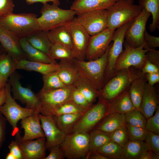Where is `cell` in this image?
I'll list each match as a JSON object with an SVG mask.
<instances>
[{"instance_id": "51", "label": "cell", "mask_w": 159, "mask_h": 159, "mask_svg": "<svg viewBox=\"0 0 159 159\" xmlns=\"http://www.w3.org/2000/svg\"><path fill=\"white\" fill-rule=\"evenodd\" d=\"M7 121L6 118L0 112V150L5 140Z\"/></svg>"}, {"instance_id": "58", "label": "cell", "mask_w": 159, "mask_h": 159, "mask_svg": "<svg viewBox=\"0 0 159 159\" xmlns=\"http://www.w3.org/2000/svg\"><path fill=\"white\" fill-rule=\"evenodd\" d=\"M6 98V93L5 86L0 91V106L5 103Z\"/></svg>"}, {"instance_id": "40", "label": "cell", "mask_w": 159, "mask_h": 159, "mask_svg": "<svg viewBox=\"0 0 159 159\" xmlns=\"http://www.w3.org/2000/svg\"><path fill=\"white\" fill-rule=\"evenodd\" d=\"M125 114L126 123L133 126L145 127L147 119L140 110L134 109Z\"/></svg>"}, {"instance_id": "36", "label": "cell", "mask_w": 159, "mask_h": 159, "mask_svg": "<svg viewBox=\"0 0 159 159\" xmlns=\"http://www.w3.org/2000/svg\"><path fill=\"white\" fill-rule=\"evenodd\" d=\"M16 69V62L9 54L5 52L0 54V76L4 84Z\"/></svg>"}, {"instance_id": "21", "label": "cell", "mask_w": 159, "mask_h": 159, "mask_svg": "<svg viewBox=\"0 0 159 159\" xmlns=\"http://www.w3.org/2000/svg\"><path fill=\"white\" fill-rule=\"evenodd\" d=\"M159 95L153 86L146 83L140 110L147 119L153 115L159 106Z\"/></svg>"}, {"instance_id": "32", "label": "cell", "mask_w": 159, "mask_h": 159, "mask_svg": "<svg viewBox=\"0 0 159 159\" xmlns=\"http://www.w3.org/2000/svg\"><path fill=\"white\" fill-rule=\"evenodd\" d=\"M150 149L144 141L130 140L123 148L120 159H138L142 153Z\"/></svg>"}, {"instance_id": "48", "label": "cell", "mask_w": 159, "mask_h": 159, "mask_svg": "<svg viewBox=\"0 0 159 159\" xmlns=\"http://www.w3.org/2000/svg\"><path fill=\"white\" fill-rule=\"evenodd\" d=\"M144 38L145 44L144 49L150 50L159 47V37L150 35L146 30L144 32Z\"/></svg>"}, {"instance_id": "61", "label": "cell", "mask_w": 159, "mask_h": 159, "mask_svg": "<svg viewBox=\"0 0 159 159\" xmlns=\"http://www.w3.org/2000/svg\"><path fill=\"white\" fill-rule=\"evenodd\" d=\"M5 52H6L5 50L0 43V54Z\"/></svg>"}, {"instance_id": "34", "label": "cell", "mask_w": 159, "mask_h": 159, "mask_svg": "<svg viewBox=\"0 0 159 159\" xmlns=\"http://www.w3.org/2000/svg\"><path fill=\"white\" fill-rule=\"evenodd\" d=\"M89 150L86 159L91 153L111 140L110 133L95 129L90 133Z\"/></svg>"}, {"instance_id": "29", "label": "cell", "mask_w": 159, "mask_h": 159, "mask_svg": "<svg viewBox=\"0 0 159 159\" xmlns=\"http://www.w3.org/2000/svg\"><path fill=\"white\" fill-rule=\"evenodd\" d=\"M147 80L145 77L134 80L128 89L129 94L135 110H140V105Z\"/></svg>"}, {"instance_id": "19", "label": "cell", "mask_w": 159, "mask_h": 159, "mask_svg": "<svg viewBox=\"0 0 159 159\" xmlns=\"http://www.w3.org/2000/svg\"><path fill=\"white\" fill-rule=\"evenodd\" d=\"M19 39L0 23V43L6 52L16 62L27 60L21 47Z\"/></svg>"}, {"instance_id": "37", "label": "cell", "mask_w": 159, "mask_h": 159, "mask_svg": "<svg viewBox=\"0 0 159 159\" xmlns=\"http://www.w3.org/2000/svg\"><path fill=\"white\" fill-rule=\"evenodd\" d=\"M42 79L43 86L40 91L41 92L49 91L67 86L60 79L57 72L43 75Z\"/></svg>"}, {"instance_id": "13", "label": "cell", "mask_w": 159, "mask_h": 159, "mask_svg": "<svg viewBox=\"0 0 159 159\" xmlns=\"http://www.w3.org/2000/svg\"><path fill=\"white\" fill-rule=\"evenodd\" d=\"M21 77L16 70L9 77L13 98L25 105V107L40 112V105L37 94L29 88L22 86L20 82Z\"/></svg>"}, {"instance_id": "7", "label": "cell", "mask_w": 159, "mask_h": 159, "mask_svg": "<svg viewBox=\"0 0 159 159\" xmlns=\"http://www.w3.org/2000/svg\"><path fill=\"white\" fill-rule=\"evenodd\" d=\"M5 87L6 98L4 104L0 106V112L12 126V135L14 136L19 130L17 124L19 120L33 115L40 113V112L35 110L22 107L19 105L11 95V86L9 82L6 83Z\"/></svg>"}, {"instance_id": "39", "label": "cell", "mask_w": 159, "mask_h": 159, "mask_svg": "<svg viewBox=\"0 0 159 159\" xmlns=\"http://www.w3.org/2000/svg\"><path fill=\"white\" fill-rule=\"evenodd\" d=\"M48 55L54 60L71 59L74 58L71 50L58 43L52 44Z\"/></svg>"}, {"instance_id": "9", "label": "cell", "mask_w": 159, "mask_h": 159, "mask_svg": "<svg viewBox=\"0 0 159 159\" xmlns=\"http://www.w3.org/2000/svg\"><path fill=\"white\" fill-rule=\"evenodd\" d=\"M90 133L73 132L66 135L59 145L65 158L68 159H86L89 150Z\"/></svg>"}, {"instance_id": "6", "label": "cell", "mask_w": 159, "mask_h": 159, "mask_svg": "<svg viewBox=\"0 0 159 159\" xmlns=\"http://www.w3.org/2000/svg\"><path fill=\"white\" fill-rule=\"evenodd\" d=\"M74 89L73 85L47 92L39 91L37 94L40 103V113L44 116L53 115L60 106L72 100Z\"/></svg>"}, {"instance_id": "56", "label": "cell", "mask_w": 159, "mask_h": 159, "mask_svg": "<svg viewBox=\"0 0 159 159\" xmlns=\"http://www.w3.org/2000/svg\"><path fill=\"white\" fill-rule=\"evenodd\" d=\"M26 3L29 4L31 5L34 3L40 2L43 4L47 3L48 2H52L53 4L59 6L60 2L59 0H25Z\"/></svg>"}, {"instance_id": "41", "label": "cell", "mask_w": 159, "mask_h": 159, "mask_svg": "<svg viewBox=\"0 0 159 159\" xmlns=\"http://www.w3.org/2000/svg\"><path fill=\"white\" fill-rule=\"evenodd\" d=\"M87 110L80 106L72 100L60 106L54 112L53 115L56 116L64 114L84 113Z\"/></svg>"}, {"instance_id": "31", "label": "cell", "mask_w": 159, "mask_h": 159, "mask_svg": "<svg viewBox=\"0 0 159 159\" xmlns=\"http://www.w3.org/2000/svg\"><path fill=\"white\" fill-rule=\"evenodd\" d=\"M84 112L52 116L58 127L66 135L73 132L74 125Z\"/></svg>"}, {"instance_id": "24", "label": "cell", "mask_w": 159, "mask_h": 159, "mask_svg": "<svg viewBox=\"0 0 159 159\" xmlns=\"http://www.w3.org/2000/svg\"><path fill=\"white\" fill-rule=\"evenodd\" d=\"M72 59L61 60L57 71L60 79L66 86L73 85L80 76Z\"/></svg>"}, {"instance_id": "3", "label": "cell", "mask_w": 159, "mask_h": 159, "mask_svg": "<svg viewBox=\"0 0 159 159\" xmlns=\"http://www.w3.org/2000/svg\"><path fill=\"white\" fill-rule=\"evenodd\" d=\"M134 2V0H118L106 9L107 28L115 30L138 16L143 9Z\"/></svg>"}, {"instance_id": "15", "label": "cell", "mask_w": 159, "mask_h": 159, "mask_svg": "<svg viewBox=\"0 0 159 159\" xmlns=\"http://www.w3.org/2000/svg\"><path fill=\"white\" fill-rule=\"evenodd\" d=\"M151 15V13L143 9L128 27L125 33V41L129 45L137 48L145 44L144 33L147 21Z\"/></svg>"}, {"instance_id": "8", "label": "cell", "mask_w": 159, "mask_h": 159, "mask_svg": "<svg viewBox=\"0 0 159 159\" xmlns=\"http://www.w3.org/2000/svg\"><path fill=\"white\" fill-rule=\"evenodd\" d=\"M98 98L97 103L87 109L76 122L73 132L89 133L110 113L108 102L102 99Z\"/></svg>"}, {"instance_id": "20", "label": "cell", "mask_w": 159, "mask_h": 159, "mask_svg": "<svg viewBox=\"0 0 159 159\" xmlns=\"http://www.w3.org/2000/svg\"><path fill=\"white\" fill-rule=\"evenodd\" d=\"M37 113L21 120V128L24 130V134L21 140L25 141L41 138H45L39 118V114Z\"/></svg>"}, {"instance_id": "23", "label": "cell", "mask_w": 159, "mask_h": 159, "mask_svg": "<svg viewBox=\"0 0 159 159\" xmlns=\"http://www.w3.org/2000/svg\"><path fill=\"white\" fill-rule=\"evenodd\" d=\"M16 69L35 71L42 75L57 72L59 69L58 63H47L23 59L16 62Z\"/></svg>"}, {"instance_id": "5", "label": "cell", "mask_w": 159, "mask_h": 159, "mask_svg": "<svg viewBox=\"0 0 159 159\" xmlns=\"http://www.w3.org/2000/svg\"><path fill=\"white\" fill-rule=\"evenodd\" d=\"M41 16L37 21L41 30L49 31L56 27L65 25L71 21L77 14L76 11L70 9H62L53 4H43L41 9Z\"/></svg>"}, {"instance_id": "59", "label": "cell", "mask_w": 159, "mask_h": 159, "mask_svg": "<svg viewBox=\"0 0 159 159\" xmlns=\"http://www.w3.org/2000/svg\"><path fill=\"white\" fill-rule=\"evenodd\" d=\"M6 159H16L15 157L11 153H9L6 157Z\"/></svg>"}, {"instance_id": "54", "label": "cell", "mask_w": 159, "mask_h": 159, "mask_svg": "<svg viewBox=\"0 0 159 159\" xmlns=\"http://www.w3.org/2000/svg\"><path fill=\"white\" fill-rule=\"evenodd\" d=\"M147 82L150 85L153 86L159 82V73H150L145 74Z\"/></svg>"}, {"instance_id": "10", "label": "cell", "mask_w": 159, "mask_h": 159, "mask_svg": "<svg viewBox=\"0 0 159 159\" xmlns=\"http://www.w3.org/2000/svg\"><path fill=\"white\" fill-rule=\"evenodd\" d=\"M117 28L113 36L107 54V60L105 74V84L115 74V67L117 60L123 51V45L125 32L133 21Z\"/></svg>"}, {"instance_id": "53", "label": "cell", "mask_w": 159, "mask_h": 159, "mask_svg": "<svg viewBox=\"0 0 159 159\" xmlns=\"http://www.w3.org/2000/svg\"><path fill=\"white\" fill-rule=\"evenodd\" d=\"M141 71L144 74L150 73H159V67L146 60Z\"/></svg>"}, {"instance_id": "18", "label": "cell", "mask_w": 159, "mask_h": 159, "mask_svg": "<svg viewBox=\"0 0 159 159\" xmlns=\"http://www.w3.org/2000/svg\"><path fill=\"white\" fill-rule=\"evenodd\" d=\"M41 124L46 138L45 148L48 150L51 147L59 145L66 135L59 129L52 115L44 116L39 114Z\"/></svg>"}, {"instance_id": "45", "label": "cell", "mask_w": 159, "mask_h": 159, "mask_svg": "<svg viewBox=\"0 0 159 159\" xmlns=\"http://www.w3.org/2000/svg\"><path fill=\"white\" fill-rule=\"evenodd\" d=\"M144 142L150 150L159 155V135L148 132Z\"/></svg>"}, {"instance_id": "33", "label": "cell", "mask_w": 159, "mask_h": 159, "mask_svg": "<svg viewBox=\"0 0 159 159\" xmlns=\"http://www.w3.org/2000/svg\"><path fill=\"white\" fill-rule=\"evenodd\" d=\"M73 85L91 104L98 97V90L85 77L80 76Z\"/></svg>"}, {"instance_id": "2", "label": "cell", "mask_w": 159, "mask_h": 159, "mask_svg": "<svg viewBox=\"0 0 159 159\" xmlns=\"http://www.w3.org/2000/svg\"><path fill=\"white\" fill-rule=\"evenodd\" d=\"M37 18L33 13H13L0 19V23L19 38H26L41 30Z\"/></svg>"}, {"instance_id": "49", "label": "cell", "mask_w": 159, "mask_h": 159, "mask_svg": "<svg viewBox=\"0 0 159 159\" xmlns=\"http://www.w3.org/2000/svg\"><path fill=\"white\" fill-rule=\"evenodd\" d=\"M49 154L44 159H63L65 158L63 152L59 145L51 147L48 149Z\"/></svg>"}, {"instance_id": "1", "label": "cell", "mask_w": 159, "mask_h": 159, "mask_svg": "<svg viewBox=\"0 0 159 159\" xmlns=\"http://www.w3.org/2000/svg\"><path fill=\"white\" fill-rule=\"evenodd\" d=\"M145 77L141 70L134 67L120 70L115 74L98 91V98L108 102L128 89L132 82L139 77Z\"/></svg>"}, {"instance_id": "4", "label": "cell", "mask_w": 159, "mask_h": 159, "mask_svg": "<svg viewBox=\"0 0 159 159\" xmlns=\"http://www.w3.org/2000/svg\"><path fill=\"white\" fill-rule=\"evenodd\" d=\"M110 45L105 53L98 59L87 61L73 59L80 76L88 80L98 91L105 85V72Z\"/></svg>"}, {"instance_id": "42", "label": "cell", "mask_w": 159, "mask_h": 159, "mask_svg": "<svg viewBox=\"0 0 159 159\" xmlns=\"http://www.w3.org/2000/svg\"><path fill=\"white\" fill-rule=\"evenodd\" d=\"M111 140L118 144L123 148L130 140L129 135L126 125L110 133Z\"/></svg>"}, {"instance_id": "38", "label": "cell", "mask_w": 159, "mask_h": 159, "mask_svg": "<svg viewBox=\"0 0 159 159\" xmlns=\"http://www.w3.org/2000/svg\"><path fill=\"white\" fill-rule=\"evenodd\" d=\"M123 150V148L120 145L110 140L100 148L97 151L108 159H120Z\"/></svg>"}, {"instance_id": "11", "label": "cell", "mask_w": 159, "mask_h": 159, "mask_svg": "<svg viewBox=\"0 0 159 159\" xmlns=\"http://www.w3.org/2000/svg\"><path fill=\"white\" fill-rule=\"evenodd\" d=\"M65 26L71 36V51L74 58L80 61L85 60L86 51L91 36L76 17Z\"/></svg>"}, {"instance_id": "17", "label": "cell", "mask_w": 159, "mask_h": 159, "mask_svg": "<svg viewBox=\"0 0 159 159\" xmlns=\"http://www.w3.org/2000/svg\"><path fill=\"white\" fill-rule=\"evenodd\" d=\"M14 136L21 152L23 159H44L46 157L45 138H39L34 140L23 141L19 130Z\"/></svg>"}, {"instance_id": "57", "label": "cell", "mask_w": 159, "mask_h": 159, "mask_svg": "<svg viewBox=\"0 0 159 159\" xmlns=\"http://www.w3.org/2000/svg\"><path fill=\"white\" fill-rule=\"evenodd\" d=\"M108 159V158L98 151L94 152L89 155L86 159Z\"/></svg>"}, {"instance_id": "25", "label": "cell", "mask_w": 159, "mask_h": 159, "mask_svg": "<svg viewBox=\"0 0 159 159\" xmlns=\"http://www.w3.org/2000/svg\"><path fill=\"white\" fill-rule=\"evenodd\" d=\"M128 89L108 102L110 113L125 114L135 109L129 94Z\"/></svg>"}, {"instance_id": "35", "label": "cell", "mask_w": 159, "mask_h": 159, "mask_svg": "<svg viewBox=\"0 0 159 159\" xmlns=\"http://www.w3.org/2000/svg\"><path fill=\"white\" fill-rule=\"evenodd\" d=\"M139 5L151 13L152 21L150 24L151 32H154L159 28V0H139Z\"/></svg>"}, {"instance_id": "22", "label": "cell", "mask_w": 159, "mask_h": 159, "mask_svg": "<svg viewBox=\"0 0 159 159\" xmlns=\"http://www.w3.org/2000/svg\"><path fill=\"white\" fill-rule=\"evenodd\" d=\"M118 0H75L70 8L81 13L101 10H106Z\"/></svg>"}, {"instance_id": "26", "label": "cell", "mask_w": 159, "mask_h": 159, "mask_svg": "<svg viewBox=\"0 0 159 159\" xmlns=\"http://www.w3.org/2000/svg\"><path fill=\"white\" fill-rule=\"evenodd\" d=\"M19 42L28 60L47 63H57L48 54L32 46L26 38H20Z\"/></svg>"}, {"instance_id": "27", "label": "cell", "mask_w": 159, "mask_h": 159, "mask_svg": "<svg viewBox=\"0 0 159 159\" xmlns=\"http://www.w3.org/2000/svg\"><path fill=\"white\" fill-rule=\"evenodd\" d=\"M126 123L125 114L111 113L104 118L95 128L110 133L125 125Z\"/></svg>"}, {"instance_id": "52", "label": "cell", "mask_w": 159, "mask_h": 159, "mask_svg": "<svg viewBox=\"0 0 159 159\" xmlns=\"http://www.w3.org/2000/svg\"><path fill=\"white\" fill-rule=\"evenodd\" d=\"M8 147L9 152L14 155L16 159H23L21 152L16 140L12 141Z\"/></svg>"}, {"instance_id": "16", "label": "cell", "mask_w": 159, "mask_h": 159, "mask_svg": "<svg viewBox=\"0 0 159 159\" xmlns=\"http://www.w3.org/2000/svg\"><path fill=\"white\" fill-rule=\"evenodd\" d=\"M115 31L107 28L97 34L91 36L86 51L85 59L93 60L102 56L112 41Z\"/></svg>"}, {"instance_id": "44", "label": "cell", "mask_w": 159, "mask_h": 159, "mask_svg": "<svg viewBox=\"0 0 159 159\" xmlns=\"http://www.w3.org/2000/svg\"><path fill=\"white\" fill-rule=\"evenodd\" d=\"M154 115L147 119L145 128L150 132L159 135V106Z\"/></svg>"}, {"instance_id": "46", "label": "cell", "mask_w": 159, "mask_h": 159, "mask_svg": "<svg viewBox=\"0 0 159 159\" xmlns=\"http://www.w3.org/2000/svg\"><path fill=\"white\" fill-rule=\"evenodd\" d=\"M72 100L86 110L88 109L92 105L87 101L80 91L75 87L72 93Z\"/></svg>"}, {"instance_id": "55", "label": "cell", "mask_w": 159, "mask_h": 159, "mask_svg": "<svg viewBox=\"0 0 159 159\" xmlns=\"http://www.w3.org/2000/svg\"><path fill=\"white\" fill-rule=\"evenodd\" d=\"M159 155L156 154L150 149L143 152L138 159H159Z\"/></svg>"}, {"instance_id": "28", "label": "cell", "mask_w": 159, "mask_h": 159, "mask_svg": "<svg viewBox=\"0 0 159 159\" xmlns=\"http://www.w3.org/2000/svg\"><path fill=\"white\" fill-rule=\"evenodd\" d=\"M48 36L52 44L58 43L72 50L71 35L65 25L54 28L48 32Z\"/></svg>"}, {"instance_id": "47", "label": "cell", "mask_w": 159, "mask_h": 159, "mask_svg": "<svg viewBox=\"0 0 159 159\" xmlns=\"http://www.w3.org/2000/svg\"><path fill=\"white\" fill-rule=\"evenodd\" d=\"M14 6L12 0H0V19L13 13Z\"/></svg>"}, {"instance_id": "50", "label": "cell", "mask_w": 159, "mask_h": 159, "mask_svg": "<svg viewBox=\"0 0 159 159\" xmlns=\"http://www.w3.org/2000/svg\"><path fill=\"white\" fill-rule=\"evenodd\" d=\"M146 60L159 67V51L151 49L146 54Z\"/></svg>"}, {"instance_id": "12", "label": "cell", "mask_w": 159, "mask_h": 159, "mask_svg": "<svg viewBox=\"0 0 159 159\" xmlns=\"http://www.w3.org/2000/svg\"><path fill=\"white\" fill-rule=\"evenodd\" d=\"M145 44L134 48L124 41L123 45L125 49L120 54L115 63V73L119 70L132 67L141 70L146 61V54L150 50L144 49Z\"/></svg>"}, {"instance_id": "43", "label": "cell", "mask_w": 159, "mask_h": 159, "mask_svg": "<svg viewBox=\"0 0 159 159\" xmlns=\"http://www.w3.org/2000/svg\"><path fill=\"white\" fill-rule=\"evenodd\" d=\"M125 125L128 131L130 140L144 141L148 132L145 127L133 126L126 123Z\"/></svg>"}, {"instance_id": "14", "label": "cell", "mask_w": 159, "mask_h": 159, "mask_svg": "<svg viewBox=\"0 0 159 159\" xmlns=\"http://www.w3.org/2000/svg\"><path fill=\"white\" fill-rule=\"evenodd\" d=\"M77 20L90 36L107 29L106 10H101L77 14Z\"/></svg>"}, {"instance_id": "30", "label": "cell", "mask_w": 159, "mask_h": 159, "mask_svg": "<svg viewBox=\"0 0 159 159\" xmlns=\"http://www.w3.org/2000/svg\"><path fill=\"white\" fill-rule=\"evenodd\" d=\"M48 32L41 30L30 35L26 38L33 47L48 55L52 44L48 37Z\"/></svg>"}, {"instance_id": "60", "label": "cell", "mask_w": 159, "mask_h": 159, "mask_svg": "<svg viewBox=\"0 0 159 159\" xmlns=\"http://www.w3.org/2000/svg\"><path fill=\"white\" fill-rule=\"evenodd\" d=\"M5 85L6 84H4L0 76V91L2 88L4 87Z\"/></svg>"}]
</instances>
